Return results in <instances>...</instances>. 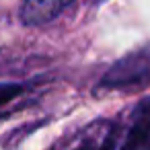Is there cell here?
I'll use <instances>...</instances> for the list:
<instances>
[{"mask_svg":"<svg viewBox=\"0 0 150 150\" xmlns=\"http://www.w3.org/2000/svg\"><path fill=\"white\" fill-rule=\"evenodd\" d=\"M99 150H115V136L113 134H109L107 138H105V142L101 144V148Z\"/></svg>","mask_w":150,"mask_h":150,"instance_id":"obj_5","label":"cell"},{"mask_svg":"<svg viewBox=\"0 0 150 150\" xmlns=\"http://www.w3.org/2000/svg\"><path fill=\"white\" fill-rule=\"evenodd\" d=\"M23 93V84L17 82H0V107L15 101L19 95Z\"/></svg>","mask_w":150,"mask_h":150,"instance_id":"obj_4","label":"cell"},{"mask_svg":"<svg viewBox=\"0 0 150 150\" xmlns=\"http://www.w3.org/2000/svg\"><path fill=\"white\" fill-rule=\"evenodd\" d=\"M119 150H150V97L136 107L134 121Z\"/></svg>","mask_w":150,"mask_h":150,"instance_id":"obj_3","label":"cell"},{"mask_svg":"<svg viewBox=\"0 0 150 150\" xmlns=\"http://www.w3.org/2000/svg\"><path fill=\"white\" fill-rule=\"evenodd\" d=\"M74 0H23L21 4V21L23 25L37 27L54 21L62 11H66Z\"/></svg>","mask_w":150,"mask_h":150,"instance_id":"obj_2","label":"cell"},{"mask_svg":"<svg viewBox=\"0 0 150 150\" xmlns=\"http://www.w3.org/2000/svg\"><path fill=\"white\" fill-rule=\"evenodd\" d=\"M150 84V43L117 60L101 78L99 88L123 91Z\"/></svg>","mask_w":150,"mask_h":150,"instance_id":"obj_1","label":"cell"}]
</instances>
